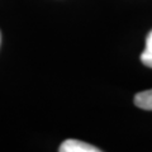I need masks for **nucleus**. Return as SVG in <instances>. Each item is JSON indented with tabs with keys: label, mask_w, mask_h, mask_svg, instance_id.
<instances>
[{
	"label": "nucleus",
	"mask_w": 152,
	"mask_h": 152,
	"mask_svg": "<svg viewBox=\"0 0 152 152\" xmlns=\"http://www.w3.org/2000/svg\"><path fill=\"white\" fill-rule=\"evenodd\" d=\"M60 152H99L100 150L89 143L77 140H66L61 143Z\"/></svg>",
	"instance_id": "nucleus-1"
},
{
	"label": "nucleus",
	"mask_w": 152,
	"mask_h": 152,
	"mask_svg": "<svg viewBox=\"0 0 152 152\" xmlns=\"http://www.w3.org/2000/svg\"><path fill=\"white\" fill-rule=\"evenodd\" d=\"M141 61L147 67H152V31L147 34L146 47L145 51L141 53Z\"/></svg>",
	"instance_id": "nucleus-3"
},
{
	"label": "nucleus",
	"mask_w": 152,
	"mask_h": 152,
	"mask_svg": "<svg viewBox=\"0 0 152 152\" xmlns=\"http://www.w3.org/2000/svg\"><path fill=\"white\" fill-rule=\"evenodd\" d=\"M134 104L136 107L145 109V110H152V89L136 94Z\"/></svg>",
	"instance_id": "nucleus-2"
},
{
	"label": "nucleus",
	"mask_w": 152,
	"mask_h": 152,
	"mask_svg": "<svg viewBox=\"0 0 152 152\" xmlns=\"http://www.w3.org/2000/svg\"><path fill=\"white\" fill-rule=\"evenodd\" d=\"M0 45H1V32H0Z\"/></svg>",
	"instance_id": "nucleus-4"
}]
</instances>
